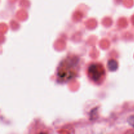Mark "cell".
<instances>
[{"label": "cell", "instance_id": "obj_1", "mask_svg": "<svg viewBox=\"0 0 134 134\" xmlns=\"http://www.w3.org/2000/svg\"><path fill=\"white\" fill-rule=\"evenodd\" d=\"M88 75L92 80L95 82H98L105 75V70L100 64H92L88 68Z\"/></svg>", "mask_w": 134, "mask_h": 134}, {"label": "cell", "instance_id": "obj_2", "mask_svg": "<svg viewBox=\"0 0 134 134\" xmlns=\"http://www.w3.org/2000/svg\"><path fill=\"white\" fill-rule=\"evenodd\" d=\"M108 68L109 69V70L111 71L116 70L118 68V64L116 60H109L108 62Z\"/></svg>", "mask_w": 134, "mask_h": 134}, {"label": "cell", "instance_id": "obj_3", "mask_svg": "<svg viewBox=\"0 0 134 134\" xmlns=\"http://www.w3.org/2000/svg\"><path fill=\"white\" fill-rule=\"evenodd\" d=\"M128 122L129 123L130 125L134 128V115L130 116L128 119Z\"/></svg>", "mask_w": 134, "mask_h": 134}]
</instances>
